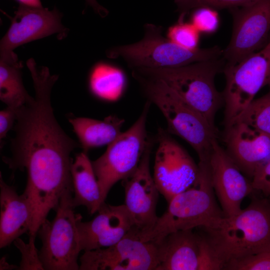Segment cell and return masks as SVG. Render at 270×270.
<instances>
[{
    "mask_svg": "<svg viewBox=\"0 0 270 270\" xmlns=\"http://www.w3.org/2000/svg\"><path fill=\"white\" fill-rule=\"evenodd\" d=\"M70 172L74 206H82L90 214L96 213L104 202L87 153L82 152L76 156L71 164Z\"/></svg>",
    "mask_w": 270,
    "mask_h": 270,
    "instance_id": "d6986e66",
    "label": "cell"
},
{
    "mask_svg": "<svg viewBox=\"0 0 270 270\" xmlns=\"http://www.w3.org/2000/svg\"><path fill=\"white\" fill-rule=\"evenodd\" d=\"M83 152L108 145L122 133L124 119L109 116L103 120L78 117L68 119Z\"/></svg>",
    "mask_w": 270,
    "mask_h": 270,
    "instance_id": "ffe728a7",
    "label": "cell"
},
{
    "mask_svg": "<svg viewBox=\"0 0 270 270\" xmlns=\"http://www.w3.org/2000/svg\"><path fill=\"white\" fill-rule=\"evenodd\" d=\"M126 86L124 72L115 66L99 62L90 70L88 88L90 93L100 100L106 102L118 100L123 94Z\"/></svg>",
    "mask_w": 270,
    "mask_h": 270,
    "instance_id": "44dd1931",
    "label": "cell"
},
{
    "mask_svg": "<svg viewBox=\"0 0 270 270\" xmlns=\"http://www.w3.org/2000/svg\"><path fill=\"white\" fill-rule=\"evenodd\" d=\"M222 72L226 128L236 121L262 88L270 86V41L236 64L226 62Z\"/></svg>",
    "mask_w": 270,
    "mask_h": 270,
    "instance_id": "ba28073f",
    "label": "cell"
},
{
    "mask_svg": "<svg viewBox=\"0 0 270 270\" xmlns=\"http://www.w3.org/2000/svg\"><path fill=\"white\" fill-rule=\"evenodd\" d=\"M18 108L7 106L0 112V142L6 137L12 129L16 119Z\"/></svg>",
    "mask_w": 270,
    "mask_h": 270,
    "instance_id": "f546056e",
    "label": "cell"
},
{
    "mask_svg": "<svg viewBox=\"0 0 270 270\" xmlns=\"http://www.w3.org/2000/svg\"><path fill=\"white\" fill-rule=\"evenodd\" d=\"M62 15L54 8L20 5L15 12L9 28L0 42V61L10 64L19 62L14 50L24 44L57 34L66 36L68 29L62 23Z\"/></svg>",
    "mask_w": 270,
    "mask_h": 270,
    "instance_id": "8fae6325",
    "label": "cell"
},
{
    "mask_svg": "<svg viewBox=\"0 0 270 270\" xmlns=\"http://www.w3.org/2000/svg\"><path fill=\"white\" fill-rule=\"evenodd\" d=\"M229 10L233 18L232 32L222 56L226 64H234L266 44L270 32V0H256Z\"/></svg>",
    "mask_w": 270,
    "mask_h": 270,
    "instance_id": "7c38bea8",
    "label": "cell"
},
{
    "mask_svg": "<svg viewBox=\"0 0 270 270\" xmlns=\"http://www.w3.org/2000/svg\"><path fill=\"white\" fill-rule=\"evenodd\" d=\"M226 152L242 172L252 180L270 158V136L241 122L224 128Z\"/></svg>",
    "mask_w": 270,
    "mask_h": 270,
    "instance_id": "e0dca14e",
    "label": "cell"
},
{
    "mask_svg": "<svg viewBox=\"0 0 270 270\" xmlns=\"http://www.w3.org/2000/svg\"><path fill=\"white\" fill-rule=\"evenodd\" d=\"M0 248L8 246L30 231L32 222L30 202L23 193L6 184L0 174Z\"/></svg>",
    "mask_w": 270,
    "mask_h": 270,
    "instance_id": "ac0fdd59",
    "label": "cell"
},
{
    "mask_svg": "<svg viewBox=\"0 0 270 270\" xmlns=\"http://www.w3.org/2000/svg\"><path fill=\"white\" fill-rule=\"evenodd\" d=\"M144 28V34L140 40L114 47L107 50V56L122 58L134 69L176 68L222 56V50L218 46L188 50L164 37L161 26L147 24Z\"/></svg>",
    "mask_w": 270,
    "mask_h": 270,
    "instance_id": "5b68a950",
    "label": "cell"
},
{
    "mask_svg": "<svg viewBox=\"0 0 270 270\" xmlns=\"http://www.w3.org/2000/svg\"><path fill=\"white\" fill-rule=\"evenodd\" d=\"M251 180L254 190L270 197V158L256 170Z\"/></svg>",
    "mask_w": 270,
    "mask_h": 270,
    "instance_id": "f1b7e54d",
    "label": "cell"
},
{
    "mask_svg": "<svg viewBox=\"0 0 270 270\" xmlns=\"http://www.w3.org/2000/svg\"><path fill=\"white\" fill-rule=\"evenodd\" d=\"M14 244L20 250L22 259L18 270H44L38 251L35 245V240H28L26 243L20 238L14 242Z\"/></svg>",
    "mask_w": 270,
    "mask_h": 270,
    "instance_id": "4316f807",
    "label": "cell"
},
{
    "mask_svg": "<svg viewBox=\"0 0 270 270\" xmlns=\"http://www.w3.org/2000/svg\"><path fill=\"white\" fill-rule=\"evenodd\" d=\"M238 122L270 136V86L266 94L248 104L235 122Z\"/></svg>",
    "mask_w": 270,
    "mask_h": 270,
    "instance_id": "603a6c76",
    "label": "cell"
},
{
    "mask_svg": "<svg viewBox=\"0 0 270 270\" xmlns=\"http://www.w3.org/2000/svg\"><path fill=\"white\" fill-rule=\"evenodd\" d=\"M256 0H174L180 18H184L190 10L199 7H208L214 10L232 8L244 6Z\"/></svg>",
    "mask_w": 270,
    "mask_h": 270,
    "instance_id": "d4e9b609",
    "label": "cell"
},
{
    "mask_svg": "<svg viewBox=\"0 0 270 270\" xmlns=\"http://www.w3.org/2000/svg\"><path fill=\"white\" fill-rule=\"evenodd\" d=\"M157 140L153 178L160 193L168 202L196 184L199 167L168 131L160 128Z\"/></svg>",
    "mask_w": 270,
    "mask_h": 270,
    "instance_id": "9c48e42d",
    "label": "cell"
},
{
    "mask_svg": "<svg viewBox=\"0 0 270 270\" xmlns=\"http://www.w3.org/2000/svg\"><path fill=\"white\" fill-rule=\"evenodd\" d=\"M132 76L139 83L148 100L155 104L166 122L168 132L188 142L199 162L208 160L217 129L182 99L162 80L134 69Z\"/></svg>",
    "mask_w": 270,
    "mask_h": 270,
    "instance_id": "7a4b0ae2",
    "label": "cell"
},
{
    "mask_svg": "<svg viewBox=\"0 0 270 270\" xmlns=\"http://www.w3.org/2000/svg\"><path fill=\"white\" fill-rule=\"evenodd\" d=\"M196 184L173 197L150 230L136 232L144 241L158 243L170 233L204 228L224 215L215 198L208 160L199 162Z\"/></svg>",
    "mask_w": 270,
    "mask_h": 270,
    "instance_id": "3957f363",
    "label": "cell"
},
{
    "mask_svg": "<svg viewBox=\"0 0 270 270\" xmlns=\"http://www.w3.org/2000/svg\"><path fill=\"white\" fill-rule=\"evenodd\" d=\"M156 270H220L223 267L206 236L193 230L170 234L157 244Z\"/></svg>",
    "mask_w": 270,
    "mask_h": 270,
    "instance_id": "4fadbf2b",
    "label": "cell"
},
{
    "mask_svg": "<svg viewBox=\"0 0 270 270\" xmlns=\"http://www.w3.org/2000/svg\"><path fill=\"white\" fill-rule=\"evenodd\" d=\"M21 62L10 64L0 61V99L7 106L18 108L30 98L22 80Z\"/></svg>",
    "mask_w": 270,
    "mask_h": 270,
    "instance_id": "7402d4cb",
    "label": "cell"
},
{
    "mask_svg": "<svg viewBox=\"0 0 270 270\" xmlns=\"http://www.w3.org/2000/svg\"><path fill=\"white\" fill-rule=\"evenodd\" d=\"M80 262V270H156L158 245L141 240L134 226L112 246L84 251Z\"/></svg>",
    "mask_w": 270,
    "mask_h": 270,
    "instance_id": "30bf717a",
    "label": "cell"
},
{
    "mask_svg": "<svg viewBox=\"0 0 270 270\" xmlns=\"http://www.w3.org/2000/svg\"><path fill=\"white\" fill-rule=\"evenodd\" d=\"M87 3L94 9V10L100 16L104 14L106 9L100 5L96 0H86Z\"/></svg>",
    "mask_w": 270,
    "mask_h": 270,
    "instance_id": "4dcf8cb0",
    "label": "cell"
},
{
    "mask_svg": "<svg viewBox=\"0 0 270 270\" xmlns=\"http://www.w3.org/2000/svg\"><path fill=\"white\" fill-rule=\"evenodd\" d=\"M18 266L12 264H10L6 260V256L2 258L0 260V270H18Z\"/></svg>",
    "mask_w": 270,
    "mask_h": 270,
    "instance_id": "d6a6232c",
    "label": "cell"
},
{
    "mask_svg": "<svg viewBox=\"0 0 270 270\" xmlns=\"http://www.w3.org/2000/svg\"><path fill=\"white\" fill-rule=\"evenodd\" d=\"M91 220L82 222L77 226L81 250H92L112 246L134 227V222L125 205L112 206L105 202Z\"/></svg>",
    "mask_w": 270,
    "mask_h": 270,
    "instance_id": "2e32d148",
    "label": "cell"
},
{
    "mask_svg": "<svg viewBox=\"0 0 270 270\" xmlns=\"http://www.w3.org/2000/svg\"><path fill=\"white\" fill-rule=\"evenodd\" d=\"M208 164L212 186L224 216L236 214L244 199L254 189L252 180L246 176L215 139Z\"/></svg>",
    "mask_w": 270,
    "mask_h": 270,
    "instance_id": "5bb4252c",
    "label": "cell"
},
{
    "mask_svg": "<svg viewBox=\"0 0 270 270\" xmlns=\"http://www.w3.org/2000/svg\"><path fill=\"white\" fill-rule=\"evenodd\" d=\"M150 104L147 100L134 124L109 144L100 157L92 162L104 202L112 187L130 176L140 162L149 140L146 122Z\"/></svg>",
    "mask_w": 270,
    "mask_h": 270,
    "instance_id": "52a82bcc",
    "label": "cell"
},
{
    "mask_svg": "<svg viewBox=\"0 0 270 270\" xmlns=\"http://www.w3.org/2000/svg\"><path fill=\"white\" fill-rule=\"evenodd\" d=\"M225 270H270V251L256 254L232 262Z\"/></svg>",
    "mask_w": 270,
    "mask_h": 270,
    "instance_id": "83f0119b",
    "label": "cell"
},
{
    "mask_svg": "<svg viewBox=\"0 0 270 270\" xmlns=\"http://www.w3.org/2000/svg\"><path fill=\"white\" fill-rule=\"evenodd\" d=\"M225 64V60L218 58L176 68L134 69L164 82L216 129L215 117L224 101L214 78L222 72Z\"/></svg>",
    "mask_w": 270,
    "mask_h": 270,
    "instance_id": "277c9868",
    "label": "cell"
},
{
    "mask_svg": "<svg viewBox=\"0 0 270 270\" xmlns=\"http://www.w3.org/2000/svg\"><path fill=\"white\" fill-rule=\"evenodd\" d=\"M223 270L230 264L270 251V200L255 198L232 216H222L203 228Z\"/></svg>",
    "mask_w": 270,
    "mask_h": 270,
    "instance_id": "6da1fadb",
    "label": "cell"
},
{
    "mask_svg": "<svg viewBox=\"0 0 270 270\" xmlns=\"http://www.w3.org/2000/svg\"><path fill=\"white\" fill-rule=\"evenodd\" d=\"M72 192L69 189L64 192L54 218L46 219L38 230L42 243L38 254L44 270H80L78 259L82 250L77 224L82 216L75 213Z\"/></svg>",
    "mask_w": 270,
    "mask_h": 270,
    "instance_id": "8992f818",
    "label": "cell"
},
{
    "mask_svg": "<svg viewBox=\"0 0 270 270\" xmlns=\"http://www.w3.org/2000/svg\"><path fill=\"white\" fill-rule=\"evenodd\" d=\"M19 2L20 5L31 7L42 8V7L40 0H16Z\"/></svg>",
    "mask_w": 270,
    "mask_h": 270,
    "instance_id": "1f68e13d",
    "label": "cell"
},
{
    "mask_svg": "<svg viewBox=\"0 0 270 270\" xmlns=\"http://www.w3.org/2000/svg\"><path fill=\"white\" fill-rule=\"evenodd\" d=\"M190 21L200 32L211 34L218 29L220 18L216 10L208 7H199L192 10Z\"/></svg>",
    "mask_w": 270,
    "mask_h": 270,
    "instance_id": "484cf974",
    "label": "cell"
},
{
    "mask_svg": "<svg viewBox=\"0 0 270 270\" xmlns=\"http://www.w3.org/2000/svg\"><path fill=\"white\" fill-rule=\"evenodd\" d=\"M167 34L170 40L182 48L190 50L198 48L200 32L191 22L178 18L176 24L168 28Z\"/></svg>",
    "mask_w": 270,
    "mask_h": 270,
    "instance_id": "cb8c5ba5",
    "label": "cell"
},
{
    "mask_svg": "<svg viewBox=\"0 0 270 270\" xmlns=\"http://www.w3.org/2000/svg\"><path fill=\"white\" fill-rule=\"evenodd\" d=\"M152 143L149 139L137 168L130 176L122 180L125 194L124 204L140 232L151 229L158 217L156 209L160 192L150 168Z\"/></svg>",
    "mask_w": 270,
    "mask_h": 270,
    "instance_id": "9a60e30c",
    "label": "cell"
}]
</instances>
